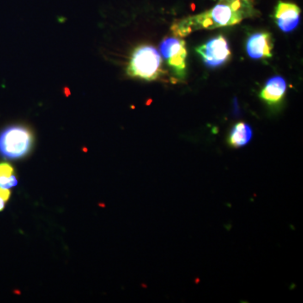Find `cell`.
<instances>
[{
  "label": "cell",
  "instance_id": "6da1fadb",
  "mask_svg": "<svg viewBox=\"0 0 303 303\" xmlns=\"http://www.w3.org/2000/svg\"><path fill=\"white\" fill-rule=\"evenodd\" d=\"M258 14L253 0H217L212 9L178 20L171 30L177 37H187L200 30L234 26Z\"/></svg>",
  "mask_w": 303,
  "mask_h": 303
},
{
  "label": "cell",
  "instance_id": "7a4b0ae2",
  "mask_svg": "<svg viewBox=\"0 0 303 303\" xmlns=\"http://www.w3.org/2000/svg\"><path fill=\"white\" fill-rule=\"evenodd\" d=\"M161 66V55L157 49L151 45H140L131 54L128 73L130 76L153 81L160 75Z\"/></svg>",
  "mask_w": 303,
  "mask_h": 303
},
{
  "label": "cell",
  "instance_id": "3957f363",
  "mask_svg": "<svg viewBox=\"0 0 303 303\" xmlns=\"http://www.w3.org/2000/svg\"><path fill=\"white\" fill-rule=\"evenodd\" d=\"M33 136L22 126H11L0 133V154L6 159H20L32 149Z\"/></svg>",
  "mask_w": 303,
  "mask_h": 303
},
{
  "label": "cell",
  "instance_id": "277c9868",
  "mask_svg": "<svg viewBox=\"0 0 303 303\" xmlns=\"http://www.w3.org/2000/svg\"><path fill=\"white\" fill-rule=\"evenodd\" d=\"M160 52L174 74L183 78L185 74L187 57L185 42L177 37L165 38L160 45Z\"/></svg>",
  "mask_w": 303,
  "mask_h": 303
},
{
  "label": "cell",
  "instance_id": "5b68a950",
  "mask_svg": "<svg viewBox=\"0 0 303 303\" xmlns=\"http://www.w3.org/2000/svg\"><path fill=\"white\" fill-rule=\"evenodd\" d=\"M205 65L208 68H217L227 63L231 57L227 41L222 36L214 37L196 49Z\"/></svg>",
  "mask_w": 303,
  "mask_h": 303
},
{
  "label": "cell",
  "instance_id": "8992f818",
  "mask_svg": "<svg viewBox=\"0 0 303 303\" xmlns=\"http://www.w3.org/2000/svg\"><path fill=\"white\" fill-rule=\"evenodd\" d=\"M301 9L297 4L279 1L275 7V23L284 32H292L300 23Z\"/></svg>",
  "mask_w": 303,
  "mask_h": 303
},
{
  "label": "cell",
  "instance_id": "52a82bcc",
  "mask_svg": "<svg viewBox=\"0 0 303 303\" xmlns=\"http://www.w3.org/2000/svg\"><path fill=\"white\" fill-rule=\"evenodd\" d=\"M273 47L271 35L268 32L255 33L247 41V52L254 59L271 57Z\"/></svg>",
  "mask_w": 303,
  "mask_h": 303
},
{
  "label": "cell",
  "instance_id": "ba28073f",
  "mask_svg": "<svg viewBox=\"0 0 303 303\" xmlns=\"http://www.w3.org/2000/svg\"><path fill=\"white\" fill-rule=\"evenodd\" d=\"M286 91V80L281 76L274 77L267 81L261 91L260 98L269 104H275L281 101Z\"/></svg>",
  "mask_w": 303,
  "mask_h": 303
},
{
  "label": "cell",
  "instance_id": "9c48e42d",
  "mask_svg": "<svg viewBox=\"0 0 303 303\" xmlns=\"http://www.w3.org/2000/svg\"><path fill=\"white\" fill-rule=\"evenodd\" d=\"M253 136L252 128L245 122H238L233 126L228 137V142L236 148L244 147L251 141Z\"/></svg>",
  "mask_w": 303,
  "mask_h": 303
},
{
  "label": "cell",
  "instance_id": "30bf717a",
  "mask_svg": "<svg viewBox=\"0 0 303 303\" xmlns=\"http://www.w3.org/2000/svg\"><path fill=\"white\" fill-rule=\"evenodd\" d=\"M18 184L17 178L15 176L11 175L9 177H2L0 178V187L4 189H9V188L16 186Z\"/></svg>",
  "mask_w": 303,
  "mask_h": 303
},
{
  "label": "cell",
  "instance_id": "8fae6325",
  "mask_svg": "<svg viewBox=\"0 0 303 303\" xmlns=\"http://www.w3.org/2000/svg\"><path fill=\"white\" fill-rule=\"evenodd\" d=\"M14 173V168L11 165L6 163L0 164V178L2 177H9L13 175Z\"/></svg>",
  "mask_w": 303,
  "mask_h": 303
},
{
  "label": "cell",
  "instance_id": "7c38bea8",
  "mask_svg": "<svg viewBox=\"0 0 303 303\" xmlns=\"http://www.w3.org/2000/svg\"><path fill=\"white\" fill-rule=\"evenodd\" d=\"M9 197H10V191L9 189L0 187V198L3 199L4 201H7Z\"/></svg>",
  "mask_w": 303,
  "mask_h": 303
},
{
  "label": "cell",
  "instance_id": "4fadbf2b",
  "mask_svg": "<svg viewBox=\"0 0 303 303\" xmlns=\"http://www.w3.org/2000/svg\"><path fill=\"white\" fill-rule=\"evenodd\" d=\"M4 202L5 201H3V199L0 198V212H2L4 208Z\"/></svg>",
  "mask_w": 303,
  "mask_h": 303
}]
</instances>
